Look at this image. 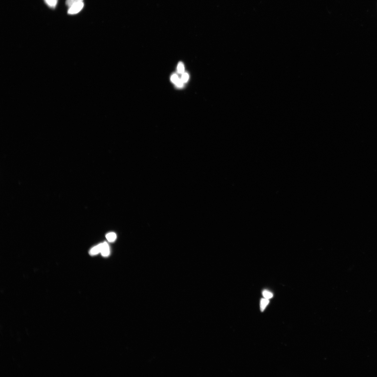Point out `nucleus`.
<instances>
[{"mask_svg": "<svg viewBox=\"0 0 377 377\" xmlns=\"http://www.w3.org/2000/svg\"><path fill=\"white\" fill-rule=\"evenodd\" d=\"M84 6V4L83 2H79L73 5L69 8L68 13L69 14H77L81 11Z\"/></svg>", "mask_w": 377, "mask_h": 377, "instance_id": "f257e3e1", "label": "nucleus"}, {"mask_svg": "<svg viewBox=\"0 0 377 377\" xmlns=\"http://www.w3.org/2000/svg\"><path fill=\"white\" fill-rule=\"evenodd\" d=\"M102 244V249L101 254L103 257H108L110 254V249L109 245L106 242H104Z\"/></svg>", "mask_w": 377, "mask_h": 377, "instance_id": "f03ea898", "label": "nucleus"}, {"mask_svg": "<svg viewBox=\"0 0 377 377\" xmlns=\"http://www.w3.org/2000/svg\"><path fill=\"white\" fill-rule=\"evenodd\" d=\"M102 246V244L101 243L92 248L89 251L90 255L91 256H95L101 253Z\"/></svg>", "mask_w": 377, "mask_h": 377, "instance_id": "7ed1b4c3", "label": "nucleus"}, {"mask_svg": "<svg viewBox=\"0 0 377 377\" xmlns=\"http://www.w3.org/2000/svg\"><path fill=\"white\" fill-rule=\"evenodd\" d=\"M106 238L109 242H110V243H113V242H114L116 240V238H117V236H116L115 233L111 232L107 234L106 235Z\"/></svg>", "mask_w": 377, "mask_h": 377, "instance_id": "20e7f679", "label": "nucleus"}, {"mask_svg": "<svg viewBox=\"0 0 377 377\" xmlns=\"http://www.w3.org/2000/svg\"><path fill=\"white\" fill-rule=\"evenodd\" d=\"M269 302V299L265 298L262 299L260 300V310L262 312H263L265 310L266 306H268Z\"/></svg>", "mask_w": 377, "mask_h": 377, "instance_id": "39448f33", "label": "nucleus"}, {"mask_svg": "<svg viewBox=\"0 0 377 377\" xmlns=\"http://www.w3.org/2000/svg\"><path fill=\"white\" fill-rule=\"evenodd\" d=\"M46 3L52 8H54L56 7L58 0H45Z\"/></svg>", "mask_w": 377, "mask_h": 377, "instance_id": "423d86ee", "label": "nucleus"}, {"mask_svg": "<svg viewBox=\"0 0 377 377\" xmlns=\"http://www.w3.org/2000/svg\"><path fill=\"white\" fill-rule=\"evenodd\" d=\"M83 0H66V4L69 8L71 6L79 2H83Z\"/></svg>", "mask_w": 377, "mask_h": 377, "instance_id": "0eeeda50", "label": "nucleus"}, {"mask_svg": "<svg viewBox=\"0 0 377 377\" xmlns=\"http://www.w3.org/2000/svg\"><path fill=\"white\" fill-rule=\"evenodd\" d=\"M262 295L265 298L268 299L271 298L273 296L272 293L267 290L264 291L262 292Z\"/></svg>", "mask_w": 377, "mask_h": 377, "instance_id": "6e6552de", "label": "nucleus"}, {"mask_svg": "<svg viewBox=\"0 0 377 377\" xmlns=\"http://www.w3.org/2000/svg\"><path fill=\"white\" fill-rule=\"evenodd\" d=\"M185 67L183 64L182 62H180L177 66V71L180 74H183L184 72Z\"/></svg>", "mask_w": 377, "mask_h": 377, "instance_id": "1a4fd4ad", "label": "nucleus"}, {"mask_svg": "<svg viewBox=\"0 0 377 377\" xmlns=\"http://www.w3.org/2000/svg\"><path fill=\"white\" fill-rule=\"evenodd\" d=\"M179 79H180L179 78L178 76L177 75L175 74V73H174V74H173L172 76H171V81H172L173 83L175 84V85L177 82L178 81Z\"/></svg>", "mask_w": 377, "mask_h": 377, "instance_id": "9d476101", "label": "nucleus"}, {"mask_svg": "<svg viewBox=\"0 0 377 377\" xmlns=\"http://www.w3.org/2000/svg\"><path fill=\"white\" fill-rule=\"evenodd\" d=\"M182 74V78L181 79H182V81L184 83H186L187 82L189 78V76L188 73H187L184 72Z\"/></svg>", "mask_w": 377, "mask_h": 377, "instance_id": "9b49d317", "label": "nucleus"}, {"mask_svg": "<svg viewBox=\"0 0 377 377\" xmlns=\"http://www.w3.org/2000/svg\"><path fill=\"white\" fill-rule=\"evenodd\" d=\"M183 82L181 79H180L176 84V87L178 88H182L183 86Z\"/></svg>", "mask_w": 377, "mask_h": 377, "instance_id": "f8f14e48", "label": "nucleus"}]
</instances>
